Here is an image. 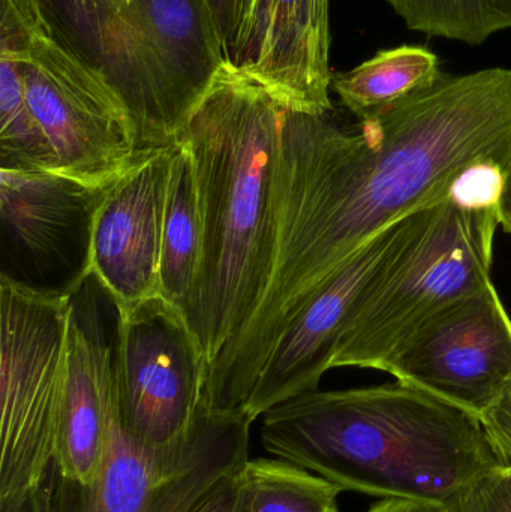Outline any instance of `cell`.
Returning a JSON list of instances; mask_svg holds the SVG:
<instances>
[{"label": "cell", "instance_id": "cell-1", "mask_svg": "<svg viewBox=\"0 0 511 512\" xmlns=\"http://www.w3.org/2000/svg\"><path fill=\"white\" fill-rule=\"evenodd\" d=\"M330 113L282 107L269 288L207 379L227 408L246 405L282 331L369 240L447 200L470 168L511 158L509 68L443 74L357 129Z\"/></svg>", "mask_w": 511, "mask_h": 512}, {"label": "cell", "instance_id": "cell-2", "mask_svg": "<svg viewBox=\"0 0 511 512\" xmlns=\"http://www.w3.org/2000/svg\"><path fill=\"white\" fill-rule=\"evenodd\" d=\"M282 105L225 62L179 143L194 165L201 255L186 321L207 366L245 330L276 254L275 168Z\"/></svg>", "mask_w": 511, "mask_h": 512}, {"label": "cell", "instance_id": "cell-3", "mask_svg": "<svg viewBox=\"0 0 511 512\" xmlns=\"http://www.w3.org/2000/svg\"><path fill=\"white\" fill-rule=\"evenodd\" d=\"M260 439L342 490L447 507L507 466L479 417L399 381L300 394L263 415Z\"/></svg>", "mask_w": 511, "mask_h": 512}, {"label": "cell", "instance_id": "cell-4", "mask_svg": "<svg viewBox=\"0 0 511 512\" xmlns=\"http://www.w3.org/2000/svg\"><path fill=\"white\" fill-rule=\"evenodd\" d=\"M497 209L452 198L432 207L413 239L363 295L332 360L333 367L384 370L432 316L492 283Z\"/></svg>", "mask_w": 511, "mask_h": 512}, {"label": "cell", "instance_id": "cell-5", "mask_svg": "<svg viewBox=\"0 0 511 512\" xmlns=\"http://www.w3.org/2000/svg\"><path fill=\"white\" fill-rule=\"evenodd\" d=\"M74 295L0 277V512L53 468Z\"/></svg>", "mask_w": 511, "mask_h": 512}, {"label": "cell", "instance_id": "cell-6", "mask_svg": "<svg viewBox=\"0 0 511 512\" xmlns=\"http://www.w3.org/2000/svg\"><path fill=\"white\" fill-rule=\"evenodd\" d=\"M252 423L245 409L206 405L185 442L147 450L126 432L114 396L101 472L81 484L53 465L42 483L45 512H194L248 462Z\"/></svg>", "mask_w": 511, "mask_h": 512}, {"label": "cell", "instance_id": "cell-7", "mask_svg": "<svg viewBox=\"0 0 511 512\" xmlns=\"http://www.w3.org/2000/svg\"><path fill=\"white\" fill-rule=\"evenodd\" d=\"M0 50L18 62L27 104L56 153L59 174L90 189L116 182L141 155L122 102L0 0Z\"/></svg>", "mask_w": 511, "mask_h": 512}, {"label": "cell", "instance_id": "cell-8", "mask_svg": "<svg viewBox=\"0 0 511 512\" xmlns=\"http://www.w3.org/2000/svg\"><path fill=\"white\" fill-rule=\"evenodd\" d=\"M122 102L138 149L179 143L186 123L138 0H6Z\"/></svg>", "mask_w": 511, "mask_h": 512}, {"label": "cell", "instance_id": "cell-9", "mask_svg": "<svg viewBox=\"0 0 511 512\" xmlns=\"http://www.w3.org/2000/svg\"><path fill=\"white\" fill-rule=\"evenodd\" d=\"M117 313L114 396L126 432L147 450L191 436L209 405L203 349L182 310L162 295Z\"/></svg>", "mask_w": 511, "mask_h": 512}, {"label": "cell", "instance_id": "cell-10", "mask_svg": "<svg viewBox=\"0 0 511 512\" xmlns=\"http://www.w3.org/2000/svg\"><path fill=\"white\" fill-rule=\"evenodd\" d=\"M383 372L480 418L511 381V316L494 282L428 319Z\"/></svg>", "mask_w": 511, "mask_h": 512}, {"label": "cell", "instance_id": "cell-11", "mask_svg": "<svg viewBox=\"0 0 511 512\" xmlns=\"http://www.w3.org/2000/svg\"><path fill=\"white\" fill-rule=\"evenodd\" d=\"M432 207L395 222L369 240L303 304L273 346L243 408L252 420L293 397L318 390L363 295L413 239Z\"/></svg>", "mask_w": 511, "mask_h": 512}, {"label": "cell", "instance_id": "cell-12", "mask_svg": "<svg viewBox=\"0 0 511 512\" xmlns=\"http://www.w3.org/2000/svg\"><path fill=\"white\" fill-rule=\"evenodd\" d=\"M176 144L141 150L134 165L102 192L93 212L89 274L116 312L161 295L162 225Z\"/></svg>", "mask_w": 511, "mask_h": 512}, {"label": "cell", "instance_id": "cell-13", "mask_svg": "<svg viewBox=\"0 0 511 512\" xmlns=\"http://www.w3.org/2000/svg\"><path fill=\"white\" fill-rule=\"evenodd\" d=\"M329 0H246L227 60L282 107L330 113Z\"/></svg>", "mask_w": 511, "mask_h": 512}, {"label": "cell", "instance_id": "cell-14", "mask_svg": "<svg viewBox=\"0 0 511 512\" xmlns=\"http://www.w3.org/2000/svg\"><path fill=\"white\" fill-rule=\"evenodd\" d=\"M105 189L48 171L0 170L3 230L35 270H63L80 291L90 277V224Z\"/></svg>", "mask_w": 511, "mask_h": 512}, {"label": "cell", "instance_id": "cell-15", "mask_svg": "<svg viewBox=\"0 0 511 512\" xmlns=\"http://www.w3.org/2000/svg\"><path fill=\"white\" fill-rule=\"evenodd\" d=\"M113 397V346L102 336L95 306L84 309L74 295L54 457V468L63 477L81 484L98 477L107 450Z\"/></svg>", "mask_w": 511, "mask_h": 512}, {"label": "cell", "instance_id": "cell-16", "mask_svg": "<svg viewBox=\"0 0 511 512\" xmlns=\"http://www.w3.org/2000/svg\"><path fill=\"white\" fill-rule=\"evenodd\" d=\"M188 125L227 62L207 0H138Z\"/></svg>", "mask_w": 511, "mask_h": 512}, {"label": "cell", "instance_id": "cell-17", "mask_svg": "<svg viewBox=\"0 0 511 512\" xmlns=\"http://www.w3.org/2000/svg\"><path fill=\"white\" fill-rule=\"evenodd\" d=\"M443 74L440 59L428 48L399 45L378 51L351 71L333 74L332 89L365 122L434 86Z\"/></svg>", "mask_w": 511, "mask_h": 512}, {"label": "cell", "instance_id": "cell-18", "mask_svg": "<svg viewBox=\"0 0 511 512\" xmlns=\"http://www.w3.org/2000/svg\"><path fill=\"white\" fill-rule=\"evenodd\" d=\"M201 255V224L191 155L174 146L162 225L159 289L165 300L182 310L191 301Z\"/></svg>", "mask_w": 511, "mask_h": 512}, {"label": "cell", "instance_id": "cell-19", "mask_svg": "<svg viewBox=\"0 0 511 512\" xmlns=\"http://www.w3.org/2000/svg\"><path fill=\"white\" fill-rule=\"evenodd\" d=\"M240 512H338L344 490L287 460L249 459L240 471Z\"/></svg>", "mask_w": 511, "mask_h": 512}, {"label": "cell", "instance_id": "cell-20", "mask_svg": "<svg viewBox=\"0 0 511 512\" xmlns=\"http://www.w3.org/2000/svg\"><path fill=\"white\" fill-rule=\"evenodd\" d=\"M0 170L59 173L56 153L27 104L18 62L0 50Z\"/></svg>", "mask_w": 511, "mask_h": 512}, {"label": "cell", "instance_id": "cell-21", "mask_svg": "<svg viewBox=\"0 0 511 512\" xmlns=\"http://www.w3.org/2000/svg\"><path fill=\"white\" fill-rule=\"evenodd\" d=\"M408 29L477 47L511 29V0H386Z\"/></svg>", "mask_w": 511, "mask_h": 512}, {"label": "cell", "instance_id": "cell-22", "mask_svg": "<svg viewBox=\"0 0 511 512\" xmlns=\"http://www.w3.org/2000/svg\"><path fill=\"white\" fill-rule=\"evenodd\" d=\"M450 512H511V466L495 469L462 493Z\"/></svg>", "mask_w": 511, "mask_h": 512}, {"label": "cell", "instance_id": "cell-23", "mask_svg": "<svg viewBox=\"0 0 511 512\" xmlns=\"http://www.w3.org/2000/svg\"><path fill=\"white\" fill-rule=\"evenodd\" d=\"M504 167L480 164L465 171L455 183L450 198L462 206L474 209H497L503 189Z\"/></svg>", "mask_w": 511, "mask_h": 512}, {"label": "cell", "instance_id": "cell-24", "mask_svg": "<svg viewBox=\"0 0 511 512\" xmlns=\"http://www.w3.org/2000/svg\"><path fill=\"white\" fill-rule=\"evenodd\" d=\"M483 429L503 462L511 466V381L480 415Z\"/></svg>", "mask_w": 511, "mask_h": 512}, {"label": "cell", "instance_id": "cell-25", "mask_svg": "<svg viewBox=\"0 0 511 512\" xmlns=\"http://www.w3.org/2000/svg\"><path fill=\"white\" fill-rule=\"evenodd\" d=\"M224 45L225 54H228L245 11L246 0H207Z\"/></svg>", "mask_w": 511, "mask_h": 512}, {"label": "cell", "instance_id": "cell-26", "mask_svg": "<svg viewBox=\"0 0 511 512\" xmlns=\"http://www.w3.org/2000/svg\"><path fill=\"white\" fill-rule=\"evenodd\" d=\"M245 466V465H243ZM242 471V469H240ZM240 471L222 481L194 512H240L242 510V484Z\"/></svg>", "mask_w": 511, "mask_h": 512}, {"label": "cell", "instance_id": "cell-27", "mask_svg": "<svg viewBox=\"0 0 511 512\" xmlns=\"http://www.w3.org/2000/svg\"><path fill=\"white\" fill-rule=\"evenodd\" d=\"M368 512H450L447 505L419 499L387 498Z\"/></svg>", "mask_w": 511, "mask_h": 512}, {"label": "cell", "instance_id": "cell-28", "mask_svg": "<svg viewBox=\"0 0 511 512\" xmlns=\"http://www.w3.org/2000/svg\"><path fill=\"white\" fill-rule=\"evenodd\" d=\"M498 219L506 233L511 234V158L504 170L503 189L498 201Z\"/></svg>", "mask_w": 511, "mask_h": 512}, {"label": "cell", "instance_id": "cell-29", "mask_svg": "<svg viewBox=\"0 0 511 512\" xmlns=\"http://www.w3.org/2000/svg\"><path fill=\"white\" fill-rule=\"evenodd\" d=\"M11 512H45V492L44 486L30 493L14 511Z\"/></svg>", "mask_w": 511, "mask_h": 512}]
</instances>
